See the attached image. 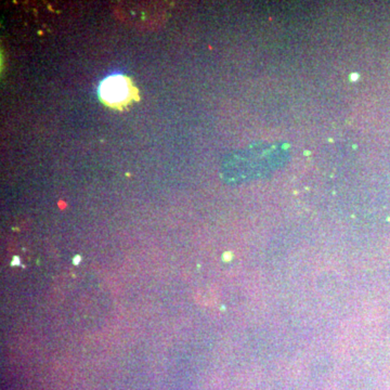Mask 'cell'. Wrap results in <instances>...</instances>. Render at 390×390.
Listing matches in <instances>:
<instances>
[{
	"mask_svg": "<svg viewBox=\"0 0 390 390\" xmlns=\"http://www.w3.org/2000/svg\"><path fill=\"white\" fill-rule=\"evenodd\" d=\"M99 91L102 100L109 104H117L128 98L130 89L127 79L117 75L104 79L99 88Z\"/></svg>",
	"mask_w": 390,
	"mask_h": 390,
	"instance_id": "1",
	"label": "cell"
},
{
	"mask_svg": "<svg viewBox=\"0 0 390 390\" xmlns=\"http://www.w3.org/2000/svg\"><path fill=\"white\" fill-rule=\"evenodd\" d=\"M78 261H79V257H78V258H76V259H75V263H78Z\"/></svg>",
	"mask_w": 390,
	"mask_h": 390,
	"instance_id": "2",
	"label": "cell"
}]
</instances>
